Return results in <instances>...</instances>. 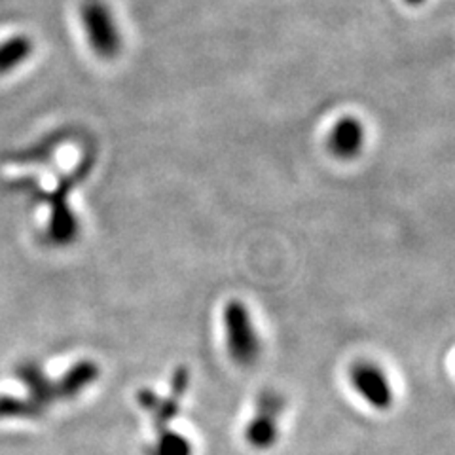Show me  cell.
<instances>
[{
	"mask_svg": "<svg viewBox=\"0 0 455 455\" xmlns=\"http://www.w3.org/2000/svg\"><path fill=\"white\" fill-rule=\"evenodd\" d=\"M21 381L28 387V398L0 396V419L3 418H38L53 403H63L78 396L82 389L93 383L99 376L95 363H80L70 368L60 381L48 379L36 364H23L18 368Z\"/></svg>",
	"mask_w": 455,
	"mask_h": 455,
	"instance_id": "cell-1",
	"label": "cell"
},
{
	"mask_svg": "<svg viewBox=\"0 0 455 455\" xmlns=\"http://www.w3.org/2000/svg\"><path fill=\"white\" fill-rule=\"evenodd\" d=\"M228 355L237 366L251 368L262 355V338L256 331L249 307L241 300L226 302L222 311Z\"/></svg>",
	"mask_w": 455,
	"mask_h": 455,
	"instance_id": "cell-2",
	"label": "cell"
},
{
	"mask_svg": "<svg viewBox=\"0 0 455 455\" xmlns=\"http://www.w3.org/2000/svg\"><path fill=\"white\" fill-rule=\"evenodd\" d=\"M82 23L90 46L99 57L110 60V57H116L120 53L122 36L112 12L105 3H101V0H88L82 6Z\"/></svg>",
	"mask_w": 455,
	"mask_h": 455,
	"instance_id": "cell-3",
	"label": "cell"
},
{
	"mask_svg": "<svg viewBox=\"0 0 455 455\" xmlns=\"http://www.w3.org/2000/svg\"><path fill=\"white\" fill-rule=\"evenodd\" d=\"M190 386V372L187 366H180L171 383V393L167 396L156 395L154 391H140L137 401L142 410L150 414L156 436L171 431V423L180 414V403Z\"/></svg>",
	"mask_w": 455,
	"mask_h": 455,
	"instance_id": "cell-4",
	"label": "cell"
},
{
	"mask_svg": "<svg viewBox=\"0 0 455 455\" xmlns=\"http://www.w3.org/2000/svg\"><path fill=\"white\" fill-rule=\"evenodd\" d=\"M284 396L277 391H262L256 401L254 416L247 425L245 438L256 450H269L279 438V421L284 411Z\"/></svg>",
	"mask_w": 455,
	"mask_h": 455,
	"instance_id": "cell-5",
	"label": "cell"
},
{
	"mask_svg": "<svg viewBox=\"0 0 455 455\" xmlns=\"http://www.w3.org/2000/svg\"><path fill=\"white\" fill-rule=\"evenodd\" d=\"M349 381L353 389L359 393L363 401L378 411H386L393 406L395 395L391 381L383 368L372 361L355 363L349 372Z\"/></svg>",
	"mask_w": 455,
	"mask_h": 455,
	"instance_id": "cell-6",
	"label": "cell"
},
{
	"mask_svg": "<svg viewBox=\"0 0 455 455\" xmlns=\"http://www.w3.org/2000/svg\"><path fill=\"white\" fill-rule=\"evenodd\" d=\"M364 125L353 116L339 118L329 135V148L339 160H353L361 154L366 140Z\"/></svg>",
	"mask_w": 455,
	"mask_h": 455,
	"instance_id": "cell-7",
	"label": "cell"
},
{
	"mask_svg": "<svg viewBox=\"0 0 455 455\" xmlns=\"http://www.w3.org/2000/svg\"><path fill=\"white\" fill-rule=\"evenodd\" d=\"M33 53V40L27 36H13L0 44V75L18 68Z\"/></svg>",
	"mask_w": 455,
	"mask_h": 455,
	"instance_id": "cell-8",
	"label": "cell"
},
{
	"mask_svg": "<svg viewBox=\"0 0 455 455\" xmlns=\"http://www.w3.org/2000/svg\"><path fill=\"white\" fill-rule=\"evenodd\" d=\"M148 455H192V444L188 438L177 433L167 431L164 435H158L154 438V444L147 451Z\"/></svg>",
	"mask_w": 455,
	"mask_h": 455,
	"instance_id": "cell-9",
	"label": "cell"
},
{
	"mask_svg": "<svg viewBox=\"0 0 455 455\" xmlns=\"http://www.w3.org/2000/svg\"><path fill=\"white\" fill-rule=\"evenodd\" d=\"M406 4H410V6H419V4H423L425 0H404Z\"/></svg>",
	"mask_w": 455,
	"mask_h": 455,
	"instance_id": "cell-10",
	"label": "cell"
}]
</instances>
